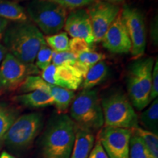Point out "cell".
I'll return each instance as SVG.
<instances>
[{"instance_id": "4fadbf2b", "label": "cell", "mask_w": 158, "mask_h": 158, "mask_svg": "<svg viewBox=\"0 0 158 158\" xmlns=\"http://www.w3.org/2000/svg\"><path fill=\"white\" fill-rule=\"evenodd\" d=\"M101 42L104 48L113 54L130 53L131 42L122 21L121 12L106 31Z\"/></svg>"}, {"instance_id": "603a6c76", "label": "cell", "mask_w": 158, "mask_h": 158, "mask_svg": "<svg viewBox=\"0 0 158 158\" xmlns=\"http://www.w3.org/2000/svg\"><path fill=\"white\" fill-rule=\"evenodd\" d=\"M45 43L54 52H64L70 51V39L65 31H60L57 34L48 35L45 37Z\"/></svg>"}, {"instance_id": "ba28073f", "label": "cell", "mask_w": 158, "mask_h": 158, "mask_svg": "<svg viewBox=\"0 0 158 158\" xmlns=\"http://www.w3.org/2000/svg\"><path fill=\"white\" fill-rule=\"evenodd\" d=\"M122 21L131 42V53L134 59L143 56L147 46V32L144 16L136 7L124 5L121 10Z\"/></svg>"}, {"instance_id": "52a82bcc", "label": "cell", "mask_w": 158, "mask_h": 158, "mask_svg": "<svg viewBox=\"0 0 158 158\" xmlns=\"http://www.w3.org/2000/svg\"><path fill=\"white\" fill-rule=\"evenodd\" d=\"M42 127V114L37 112L23 114L15 118L4 142L12 149H25L34 141Z\"/></svg>"}, {"instance_id": "8992f818", "label": "cell", "mask_w": 158, "mask_h": 158, "mask_svg": "<svg viewBox=\"0 0 158 158\" xmlns=\"http://www.w3.org/2000/svg\"><path fill=\"white\" fill-rule=\"evenodd\" d=\"M25 10L34 24L47 36L60 32L68 16L66 9L48 0H31Z\"/></svg>"}, {"instance_id": "cb8c5ba5", "label": "cell", "mask_w": 158, "mask_h": 158, "mask_svg": "<svg viewBox=\"0 0 158 158\" xmlns=\"http://www.w3.org/2000/svg\"><path fill=\"white\" fill-rule=\"evenodd\" d=\"M16 118L15 111L0 106V145L5 141L6 134Z\"/></svg>"}, {"instance_id": "30bf717a", "label": "cell", "mask_w": 158, "mask_h": 158, "mask_svg": "<svg viewBox=\"0 0 158 158\" xmlns=\"http://www.w3.org/2000/svg\"><path fill=\"white\" fill-rule=\"evenodd\" d=\"M89 16L94 42L100 43L110 26L121 12L119 5L103 0H94L86 9Z\"/></svg>"}, {"instance_id": "7a4b0ae2", "label": "cell", "mask_w": 158, "mask_h": 158, "mask_svg": "<svg viewBox=\"0 0 158 158\" xmlns=\"http://www.w3.org/2000/svg\"><path fill=\"white\" fill-rule=\"evenodd\" d=\"M77 124L66 114L53 116L49 120L42 142L43 158H70L75 141Z\"/></svg>"}, {"instance_id": "2e32d148", "label": "cell", "mask_w": 158, "mask_h": 158, "mask_svg": "<svg viewBox=\"0 0 158 158\" xmlns=\"http://www.w3.org/2000/svg\"><path fill=\"white\" fill-rule=\"evenodd\" d=\"M14 100L25 107L30 108H42L54 106L52 97L40 90L32 91L15 96Z\"/></svg>"}, {"instance_id": "e575fe53", "label": "cell", "mask_w": 158, "mask_h": 158, "mask_svg": "<svg viewBox=\"0 0 158 158\" xmlns=\"http://www.w3.org/2000/svg\"><path fill=\"white\" fill-rule=\"evenodd\" d=\"M0 158H15V157H13V155H10L9 153L4 152L2 153L1 155H0Z\"/></svg>"}, {"instance_id": "7c38bea8", "label": "cell", "mask_w": 158, "mask_h": 158, "mask_svg": "<svg viewBox=\"0 0 158 158\" xmlns=\"http://www.w3.org/2000/svg\"><path fill=\"white\" fill-rule=\"evenodd\" d=\"M45 82L66 89L76 91L81 86L84 77L78 69L72 65L56 66L51 64L40 72Z\"/></svg>"}, {"instance_id": "f1b7e54d", "label": "cell", "mask_w": 158, "mask_h": 158, "mask_svg": "<svg viewBox=\"0 0 158 158\" xmlns=\"http://www.w3.org/2000/svg\"><path fill=\"white\" fill-rule=\"evenodd\" d=\"M62 6L66 10H73L83 8L92 4L94 0H48Z\"/></svg>"}, {"instance_id": "d4e9b609", "label": "cell", "mask_w": 158, "mask_h": 158, "mask_svg": "<svg viewBox=\"0 0 158 158\" xmlns=\"http://www.w3.org/2000/svg\"><path fill=\"white\" fill-rule=\"evenodd\" d=\"M128 158H151L141 138L132 132Z\"/></svg>"}, {"instance_id": "7402d4cb", "label": "cell", "mask_w": 158, "mask_h": 158, "mask_svg": "<svg viewBox=\"0 0 158 158\" xmlns=\"http://www.w3.org/2000/svg\"><path fill=\"white\" fill-rule=\"evenodd\" d=\"M133 133L141 138L149 153L151 158H158V135L143 129V127H137L132 129Z\"/></svg>"}, {"instance_id": "5b68a950", "label": "cell", "mask_w": 158, "mask_h": 158, "mask_svg": "<svg viewBox=\"0 0 158 158\" xmlns=\"http://www.w3.org/2000/svg\"><path fill=\"white\" fill-rule=\"evenodd\" d=\"M70 117L80 127L90 130L101 129L104 120L97 89H83L70 104Z\"/></svg>"}, {"instance_id": "6da1fadb", "label": "cell", "mask_w": 158, "mask_h": 158, "mask_svg": "<svg viewBox=\"0 0 158 158\" xmlns=\"http://www.w3.org/2000/svg\"><path fill=\"white\" fill-rule=\"evenodd\" d=\"M7 51L27 64H34L37 52L45 41L44 35L29 21L10 23L3 36Z\"/></svg>"}, {"instance_id": "44dd1931", "label": "cell", "mask_w": 158, "mask_h": 158, "mask_svg": "<svg viewBox=\"0 0 158 158\" xmlns=\"http://www.w3.org/2000/svg\"><path fill=\"white\" fill-rule=\"evenodd\" d=\"M105 59L106 55L102 53L95 52L94 51L84 52L77 56L76 62L73 66L80 71L84 78L89 68L100 61H103Z\"/></svg>"}, {"instance_id": "e0dca14e", "label": "cell", "mask_w": 158, "mask_h": 158, "mask_svg": "<svg viewBox=\"0 0 158 158\" xmlns=\"http://www.w3.org/2000/svg\"><path fill=\"white\" fill-rule=\"evenodd\" d=\"M109 68L105 61H100L89 68L82 82L83 89H92L101 84L108 76Z\"/></svg>"}, {"instance_id": "484cf974", "label": "cell", "mask_w": 158, "mask_h": 158, "mask_svg": "<svg viewBox=\"0 0 158 158\" xmlns=\"http://www.w3.org/2000/svg\"><path fill=\"white\" fill-rule=\"evenodd\" d=\"M52 54L53 51L45 42L41 45L37 54L35 61V65L36 68L41 71L48 68L52 63Z\"/></svg>"}, {"instance_id": "4dcf8cb0", "label": "cell", "mask_w": 158, "mask_h": 158, "mask_svg": "<svg viewBox=\"0 0 158 158\" xmlns=\"http://www.w3.org/2000/svg\"><path fill=\"white\" fill-rule=\"evenodd\" d=\"M88 158H109L106 151H105L102 144L97 140L94 144V147L92 148V151L89 155Z\"/></svg>"}, {"instance_id": "9a60e30c", "label": "cell", "mask_w": 158, "mask_h": 158, "mask_svg": "<svg viewBox=\"0 0 158 158\" xmlns=\"http://www.w3.org/2000/svg\"><path fill=\"white\" fill-rule=\"evenodd\" d=\"M94 141L95 138L92 130L77 126L73 147L70 158H88L94 147Z\"/></svg>"}, {"instance_id": "1f68e13d", "label": "cell", "mask_w": 158, "mask_h": 158, "mask_svg": "<svg viewBox=\"0 0 158 158\" xmlns=\"http://www.w3.org/2000/svg\"><path fill=\"white\" fill-rule=\"evenodd\" d=\"M157 16H156L154 21H152L151 24V31H150V35H151L152 40L154 45L157 46L158 41V34H157Z\"/></svg>"}, {"instance_id": "ac0fdd59", "label": "cell", "mask_w": 158, "mask_h": 158, "mask_svg": "<svg viewBox=\"0 0 158 158\" xmlns=\"http://www.w3.org/2000/svg\"><path fill=\"white\" fill-rule=\"evenodd\" d=\"M48 94L52 97L54 101V106L59 114H64L70 106L76 96L74 91L54 86L49 84Z\"/></svg>"}, {"instance_id": "d6a6232c", "label": "cell", "mask_w": 158, "mask_h": 158, "mask_svg": "<svg viewBox=\"0 0 158 158\" xmlns=\"http://www.w3.org/2000/svg\"><path fill=\"white\" fill-rule=\"evenodd\" d=\"M10 23V21H9L8 20L0 18V41L3 39L5 30L7 29Z\"/></svg>"}, {"instance_id": "836d02e7", "label": "cell", "mask_w": 158, "mask_h": 158, "mask_svg": "<svg viewBox=\"0 0 158 158\" xmlns=\"http://www.w3.org/2000/svg\"><path fill=\"white\" fill-rule=\"evenodd\" d=\"M7 53H8V51H7V48H5V45L0 43V64H1L2 62L3 61L4 58H5V56Z\"/></svg>"}, {"instance_id": "277c9868", "label": "cell", "mask_w": 158, "mask_h": 158, "mask_svg": "<svg viewBox=\"0 0 158 158\" xmlns=\"http://www.w3.org/2000/svg\"><path fill=\"white\" fill-rule=\"evenodd\" d=\"M103 127L133 129L138 126V117L129 98L121 91L109 93L100 100Z\"/></svg>"}, {"instance_id": "4316f807", "label": "cell", "mask_w": 158, "mask_h": 158, "mask_svg": "<svg viewBox=\"0 0 158 158\" xmlns=\"http://www.w3.org/2000/svg\"><path fill=\"white\" fill-rule=\"evenodd\" d=\"M77 56L71 51H64V52H54L52 54V63L56 66L60 65H73L76 64Z\"/></svg>"}, {"instance_id": "9c48e42d", "label": "cell", "mask_w": 158, "mask_h": 158, "mask_svg": "<svg viewBox=\"0 0 158 158\" xmlns=\"http://www.w3.org/2000/svg\"><path fill=\"white\" fill-rule=\"evenodd\" d=\"M39 73L35 64H24L8 52L0 64V89L14 90L27 76H36Z\"/></svg>"}, {"instance_id": "ffe728a7", "label": "cell", "mask_w": 158, "mask_h": 158, "mask_svg": "<svg viewBox=\"0 0 158 158\" xmlns=\"http://www.w3.org/2000/svg\"><path fill=\"white\" fill-rule=\"evenodd\" d=\"M150 106L142 112L140 121L143 129L158 135V100L156 98Z\"/></svg>"}, {"instance_id": "83f0119b", "label": "cell", "mask_w": 158, "mask_h": 158, "mask_svg": "<svg viewBox=\"0 0 158 158\" xmlns=\"http://www.w3.org/2000/svg\"><path fill=\"white\" fill-rule=\"evenodd\" d=\"M70 51L76 54L77 56L79 54L84 52H89L92 51L93 45H90L86 40L81 38H71L69 41Z\"/></svg>"}, {"instance_id": "f546056e", "label": "cell", "mask_w": 158, "mask_h": 158, "mask_svg": "<svg viewBox=\"0 0 158 158\" xmlns=\"http://www.w3.org/2000/svg\"><path fill=\"white\" fill-rule=\"evenodd\" d=\"M158 96V61L156 59L152 73V85L150 91V101H153Z\"/></svg>"}, {"instance_id": "8fae6325", "label": "cell", "mask_w": 158, "mask_h": 158, "mask_svg": "<svg viewBox=\"0 0 158 158\" xmlns=\"http://www.w3.org/2000/svg\"><path fill=\"white\" fill-rule=\"evenodd\" d=\"M132 130L102 127L98 140L109 158H128Z\"/></svg>"}, {"instance_id": "d590c367", "label": "cell", "mask_w": 158, "mask_h": 158, "mask_svg": "<svg viewBox=\"0 0 158 158\" xmlns=\"http://www.w3.org/2000/svg\"><path fill=\"white\" fill-rule=\"evenodd\" d=\"M103 1L108 2H110V3H113V4H116L117 5L118 3H121L124 0H103Z\"/></svg>"}, {"instance_id": "d6986e66", "label": "cell", "mask_w": 158, "mask_h": 158, "mask_svg": "<svg viewBox=\"0 0 158 158\" xmlns=\"http://www.w3.org/2000/svg\"><path fill=\"white\" fill-rule=\"evenodd\" d=\"M0 18L13 22L29 21L28 15L22 6L10 0H0Z\"/></svg>"}, {"instance_id": "5bb4252c", "label": "cell", "mask_w": 158, "mask_h": 158, "mask_svg": "<svg viewBox=\"0 0 158 158\" xmlns=\"http://www.w3.org/2000/svg\"><path fill=\"white\" fill-rule=\"evenodd\" d=\"M64 29L72 38L84 39L90 45L94 43L91 21L86 9L80 8L71 11L65 20Z\"/></svg>"}, {"instance_id": "3957f363", "label": "cell", "mask_w": 158, "mask_h": 158, "mask_svg": "<svg viewBox=\"0 0 158 158\" xmlns=\"http://www.w3.org/2000/svg\"><path fill=\"white\" fill-rule=\"evenodd\" d=\"M155 59L152 57L135 59L129 67L127 89L129 100L133 108L142 110L151 103L150 91L152 73Z\"/></svg>"}, {"instance_id": "8d00e7d4", "label": "cell", "mask_w": 158, "mask_h": 158, "mask_svg": "<svg viewBox=\"0 0 158 158\" xmlns=\"http://www.w3.org/2000/svg\"><path fill=\"white\" fill-rule=\"evenodd\" d=\"M18 2H22V1H27V0H16Z\"/></svg>"}]
</instances>
